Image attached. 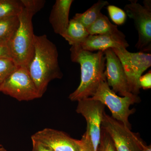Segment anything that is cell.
Wrapping results in <instances>:
<instances>
[{"mask_svg": "<svg viewBox=\"0 0 151 151\" xmlns=\"http://www.w3.org/2000/svg\"><path fill=\"white\" fill-rule=\"evenodd\" d=\"M70 50L71 61L80 65L81 75L80 84L68 98L78 102L92 97L100 82L106 80L104 73L106 59L103 51H86L78 45L71 46Z\"/></svg>", "mask_w": 151, "mask_h": 151, "instance_id": "obj_1", "label": "cell"}, {"mask_svg": "<svg viewBox=\"0 0 151 151\" xmlns=\"http://www.w3.org/2000/svg\"><path fill=\"white\" fill-rule=\"evenodd\" d=\"M58 57L56 45L46 35H35L34 53L27 69L41 97L50 81L63 76Z\"/></svg>", "mask_w": 151, "mask_h": 151, "instance_id": "obj_2", "label": "cell"}, {"mask_svg": "<svg viewBox=\"0 0 151 151\" xmlns=\"http://www.w3.org/2000/svg\"><path fill=\"white\" fill-rule=\"evenodd\" d=\"M36 14L24 7L18 16L19 25L8 45L12 59L19 67L28 68L34 53V36L32 18Z\"/></svg>", "mask_w": 151, "mask_h": 151, "instance_id": "obj_3", "label": "cell"}, {"mask_svg": "<svg viewBox=\"0 0 151 151\" xmlns=\"http://www.w3.org/2000/svg\"><path fill=\"white\" fill-rule=\"evenodd\" d=\"M90 98L107 106L111 111L112 118L131 129L129 117L134 111L130 109V107L134 103L139 102L140 99L138 95L122 97L118 96L105 80L100 82L96 92Z\"/></svg>", "mask_w": 151, "mask_h": 151, "instance_id": "obj_4", "label": "cell"}, {"mask_svg": "<svg viewBox=\"0 0 151 151\" xmlns=\"http://www.w3.org/2000/svg\"><path fill=\"white\" fill-rule=\"evenodd\" d=\"M122 63L127 76L130 92L140 93L139 81L143 73L151 66V54L139 52H132L124 47L111 48Z\"/></svg>", "mask_w": 151, "mask_h": 151, "instance_id": "obj_5", "label": "cell"}, {"mask_svg": "<svg viewBox=\"0 0 151 151\" xmlns=\"http://www.w3.org/2000/svg\"><path fill=\"white\" fill-rule=\"evenodd\" d=\"M125 6L127 15L134 20L138 33L135 47L139 52L149 53L151 51V1L145 0L142 6L137 0H130Z\"/></svg>", "mask_w": 151, "mask_h": 151, "instance_id": "obj_6", "label": "cell"}, {"mask_svg": "<svg viewBox=\"0 0 151 151\" xmlns=\"http://www.w3.org/2000/svg\"><path fill=\"white\" fill-rule=\"evenodd\" d=\"M0 92L20 102L41 98L27 68L19 66L4 81Z\"/></svg>", "mask_w": 151, "mask_h": 151, "instance_id": "obj_7", "label": "cell"}, {"mask_svg": "<svg viewBox=\"0 0 151 151\" xmlns=\"http://www.w3.org/2000/svg\"><path fill=\"white\" fill-rule=\"evenodd\" d=\"M101 128L111 137L116 151H142L147 146L139 134L105 112Z\"/></svg>", "mask_w": 151, "mask_h": 151, "instance_id": "obj_8", "label": "cell"}, {"mask_svg": "<svg viewBox=\"0 0 151 151\" xmlns=\"http://www.w3.org/2000/svg\"><path fill=\"white\" fill-rule=\"evenodd\" d=\"M105 106L90 97L78 101L76 112L81 114L86 120V132L91 139L95 151H97L101 136V125Z\"/></svg>", "mask_w": 151, "mask_h": 151, "instance_id": "obj_9", "label": "cell"}, {"mask_svg": "<svg viewBox=\"0 0 151 151\" xmlns=\"http://www.w3.org/2000/svg\"><path fill=\"white\" fill-rule=\"evenodd\" d=\"M32 142L51 151H79L80 140L71 137L66 133L51 128L40 130L31 136Z\"/></svg>", "mask_w": 151, "mask_h": 151, "instance_id": "obj_10", "label": "cell"}, {"mask_svg": "<svg viewBox=\"0 0 151 151\" xmlns=\"http://www.w3.org/2000/svg\"><path fill=\"white\" fill-rule=\"evenodd\" d=\"M106 63L105 75L106 81L112 90L123 97H131L134 94L130 92L127 76L120 60L109 48L104 51Z\"/></svg>", "mask_w": 151, "mask_h": 151, "instance_id": "obj_11", "label": "cell"}, {"mask_svg": "<svg viewBox=\"0 0 151 151\" xmlns=\"http://www.w3.org/2000/svg\"><path fill=\"white\" fill-rule=\"evenodd\" d=\"M78 45L84 50L92 52L120 47L127 48L129 46L126 38L108 35H89Z\"/></svg>", "mask_w": 151, "mask_h": 151, "instance_id": "obj_12", "label": "cell"}, {"mask_svg": "<svg viewBox=\"0 0 151 151\" xmlns=\"http://www.w3.org/2000/svg\"><path fill=\"white\" fill-rule=\"evenodd\" d=\"M73 0H56L49 17L50 23L55 33L62 35L69 24V15Z\"/></svg>", "mask_w": 151, "mask_h": 151, "instance_id": "obj_13", "label": "cell"}, {"mask_svg": "<svg viewBox=\"0 0 151 151\" xmlns=\"http://www.w3.org/2000/svg\"><path fill=\"white\" fill-rule=\"evenodd\" d=\"M86 29L89 35H108L126 38L125 35L118 29L117 26L111 23L107 17L102 13L94 23Z\"/></svg>", "mask_w": 151, "mask_h": 151, "instance_id": "obj_14", "label": "cell"}, {"mask_svg": "<svg viewBox=\"0 0 151 151\" xmlns=\"http://www.w3.org/2000/svg\"><path fill=\"white\" fill-rule=\"evenodd\" d=\"M89 35L86 28L73 19L69 21L67 29L61 36L71 46L78 45Z\"/></svg>", "mask_w": 151, "mask_h": 151, "instance_id": "obj_15", "label": "cell"}, {"mask_svg": "<svg viewBox=\"0 0 151 151\" xmlns=\"http://www.w3.org/2000/svg\"><path fill=\"white\" fill-rule=\"evenodd\" d=\"M109 5L107 1L99 0L83 13L76 14L73 19L87 29L97 20L101 13V10Z\"/></svg>", "mask_w": 151, "mask_h": 151, "instance_id": "obj_16", "label": "cell"}, {"mask_svg": "<svg viewBox=\"0 0 151 151\" xmlns=\"http://www.w3.org/2000/svg\"><path fill=\"white\" fill-rule=\"evenodd\" d=\"M19 25L18 16L0 19V43L8 45Z\"/></svg>", "mask_w": 151, "mask_h": 151, "instance_id": "obj_17", "label": "cell"}, {"mask_svg": "<svg viewBox=\"0 0 151 151\" xmlns=\"http://www.w3.org/2000/svg\"><path fill=\"white\" fill-rule=\"evenodd\" d=\"M23 8L21 0H0V19L18 16Z\"/></svg>", "mask_w": 151, "mask_h": 151, "instance_id": "obj_18", "label": "cell"}, {"mask_svg": "<svg viewBox=\"0 0 151 151\" xmlns=\"http://www.w3.org/2000/svg\"><path fill=\"white\" fill-rule=\"evenodd\" d=\"M18 67L10 58L0 59V88L10 74Z\"/></svg>", "mask_w": 151, "mask_h": 151, "instance_id": "obj_19", "label": "cell"}, {"mask_svg": "<svg viewBox=\"0 0 151 151\" xmlns=\"http://www.w3.org/2000/svg\"><path fill=\"white\" fill-rule=\"evenodd\" d=\"M107 9L109 16L114 23L118 25L125 23L127 17L125 11L116 6L110 5L107 6Z\"/></svg>", "mask_w": 151, "mask_h": 151, "instance_id": "obj_20", "label": "cell"}, {"mask_svg": "<svg viewBox=\"0 0 151 151\" xmlns=\"http://www.w3.org/2000/svg\"><path fill=\"white\" fill-rule=\"evenodd\" d=\"M97 151H116L111 137L107 132L102 128L100 143Z\"/></svg>", "mask_w": 151, "mask_h": 151, "instance_id": "obj_21", "label": "cell"}, {"mask_svg": "<svg viewBox=\"0 0 151 151\" xmlns=\"http://www.w3.org/2000/svg\"><path fill=\"white\" fill-rule=\"evenodd\" d=\"M24 7L32 10L36 13L43 8L45 4L44 0H21Z\"/></svg>", "mask_w": 151, "mask_h": 151, "instance_id": "obj_22", "label": "cell"}, {"mask_svg": "<svg viewBox=\"0 0 151 151\" xmlns=\"http://www.w3.org/2000/svg\"><path fill=\"white\" fill-rule=\"evenodd\" d=\"M81 147L79 151H95L91 139L86 132L80 140Z\"/></svg>", "mask_w": 151, "mask_h": 151, "instance_id": "obj_23", "label": "cell"}, {"mask_svg": "<svg viewBox=\"0 0 151 151\" xmlns=\"http://www.w3.org/2000/svg\"><path fill=\"white\" fill-rule=\"evenodd\" d=\"M139 86L140 88L146 90L151 88V72L150 70L145 75L140 77L139 81Z\"/></svg>", "mask_w": 151, "mask_h": 151, "instance_id": "obj_24", "label": "cell"}, {"mask_svg": "<svg viewBox=\"0 0 151 151\" xmlns=\"http://www.w3.org/2000/svg\"><path fill=\"white\" fill-rule=\"evenodd\" d=\"M2 58L12 59V57L8 45L0 43V59Z\"/></svg>", "mask_w": 151, "mask_h": 151, "instance_id": "obj_25", "label": "cell"}, {"mask_svg": "<svg viewBox=\"0 0 151 151\" xmlns=\"http://www.w3.org/2000/svg\"><path fill=\"white\" fill-rule=\"evenodd\" d=\"M32 142V151H51L45 148L35 142Z\"/></svg>", "mask_w": 151, "mask_h": 151, "instance_id": "obj_26", "label": "cell"}, {"mask_svg": "<svg viewBox=\"0 0 151 151\" xmlns=\"http://www.w3.org/2000/svg\"><path fill=\"white\" fill-rule=\"evenodd\" d=\"M142 151H151V147L150 145H147L145 149L143 150Z\"/></svg>", "mask_w": 151, "mask_h": 151, "instance_id": "obj_27", "label": "cell"}, {"mask_svg": "<svg viewBox=\"0 0 151 151\" xmlns=\"http://www.w3.org/2000/svg\"><path fill=\"white\" fill-rule=\"evenodd\" d=\"M0 151H8L5 148L0 144Z\"/></svg>", "mask_w": 151, "mask_h": 151, "instance_id": "obj_28", "label": "cell"}]
</instances>
